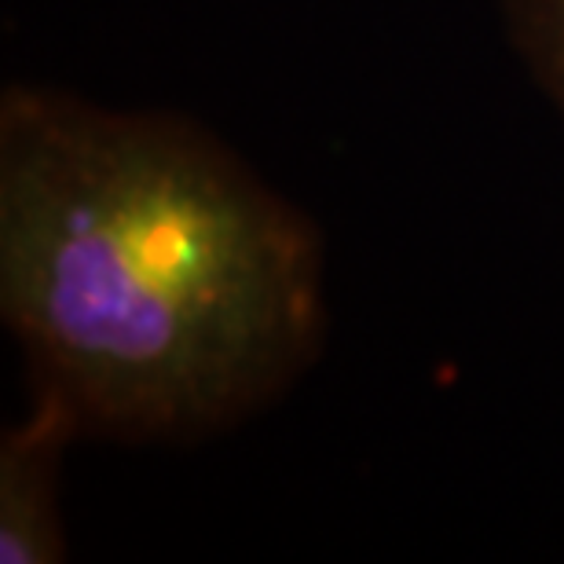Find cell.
Wrapping results in <instances>:
<instances>
[{"instance_id":"6da1fadb","label":"cell","mask_w":564,"mask_h":564,"mask_svg":"<svg viewBox=\"0 0 564 564\" xmlns=\"http://www.w3.org/2000/svg\"><path fill=\"white\" fill-rule=\"evenodd\" d=\"M0 323L82 440L198 447L323 359L326 235L198 118L11 82Z\"/></svg>"},{"instance_id":"7a4b0ae2","label":"cell","mask_w":564,"mask_h":564,"mask_svg":"<svg viewBox=\"0 0 564 564\" xmlns=\"http://www.w3.org/2000/svg\"><path fill=\"white\" fill-rule=\"evenodd\" d=\"M82 429L52 397L30 392L26 411L0 433V564L70 561L63 466Z\"/></svg>"},{"instance_id":"3957f363","label":"cell","mask_w":564,"mask_h":564,"mask_svg":"<svg viewBox=\"0 0 564 564\" xmlns=\"http://www.w3.org/2000/svg\"><path fill=\"white\" fill-rule=\"evenodd\" d=\"M510 52L564 129V0H499Z\"/></svg>"}]
</instances>
